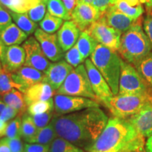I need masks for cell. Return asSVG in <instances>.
<instances>
[{"mask_svg":"<svg viewBox=\"0 0 152 152\" xmlns=\"http://www.w3.org/2000/svg\"><path fill=\"white\" fill-rule=\"evenodd\" d=\"M38 132V129L34 123L32 117L28 113L22 116L21 137L26 143H30Z\"/></svg>","mask_w":152,"mask_h":152,"instance_id":"f1b7e54d","label":"cell"},{"mask_svg":"<svg viewBox=\"0 0 152 152\" xmlns=\"http://www.w3.org/2000/svg\"><path fill=\"white\" fill-rule=\"evenodd\" d=\"M34 35L49 60L54 62L62 60L64 54L58 43L56 34L47 33L42 29L37 28Z\"/></svg>","mask_w":152,"mask_h":152,"instance_id":"7c38bea8","label":"cell"},{"mask_svg":"<svg viewBox=\"0 0 152 152\" xmlns=\"http://www.w3.org/2000/svg\"><path fill=\"white\" fill-rule=\"evenodd\" d=\"M28 36L16 24L11 23L0 33V40L5 46L9 47L23 43L27 39Z\"/></svg>","mask_w":152,"mask_h":152,"instance_id":"7402d4cb","label":"cell"},{"mask_svg":"<svg viewBox=\"0 0 152 152\" xmlns=\"http://www.w3.org/2000/svg\"><path fill=\"white\" fill-rule=\"evenodd\" d=\"M57 134L54 125L51 122L45 128L39 129L35 137L33 139L30 143H35L49 146L52 142L56 138Z\"/></svg>","mask_w":152,"mask_h":152,"instance_id":"4316f807","label":"cell"},{"mask_svg":"<svg viewBox=\"0 0 152 152\" xmlns=\"http://www.w3.org/2000/svg\"><path fill=\"white\" fill-rule=\"evenodd\" d=\"M6 106H7V105H6V104H4V102H1V101L0 100V116H1V113H2L3 111L4 110Z\"/></svg>","mask_w":152,"mask_h":152,"instance_id":"f907efd6","label":"cell"},{"mask_svg":"<svg viewBox=\"0 0 152 152\" xmlns=\"http://www.w3.org/2000/svg\"><path fill=\"white\" fill-rule=\"evenodd\" d=\"M113 1L114 0H92L91 5L97 9L102 14H103L108 7L113 2Z\"/></svg>","mask_w":152,"mask_h":152,"instance_id":"ee69618b","label":"cell"},{"mask_svg":"<svg viewBox=\"0 0 152 152\" xmlns=\"http://www.w3.org/2000/svg\"><path fill=\"white\" fill-rule=\"evenodd\" d=\"M73 67L64 60L51 64L45 73V83H48L54 90L61 86Z\"/></svg>","mask_w":152,"mask_h":152,"instance_id":"5bb4252c","label":"cell"},{"mask_svg":"<svg viewBox=\"0 0 152 152\" xmlns=\"http://www.w3.org/2000/svg\"><path fill=\"white\" fill-rule=\"evenodd\" d=\"M18 115V112L16 109L9 106H6L1 116H0V118L4 121V122L8 123L12 121L13 119H14Z\"/></svg>","mask_w":152,"mask_h":152,"instance_id":"60d3db41","label":"cell"},{"mask_svg":"<svg viewBox=\"0 0 152 152\" xmlns=\"http://www.w3.org/2000/svg\"><path fill=\"white\" fill-rule=\"evenodd\" d=\"M87 31L98 43L115 52L119 49L122 33L109 26L102 17L93 23Z\"/></svg>","mask_w":152,"mask_h":152,"instance_id":"ba28073f","label":"cell"},{"mask_svg":"<svg viewBox=\"0 0 152 152\" xmlns=\"http://www.w3.org/2000/svg\"><path fill=\"white\" fill-rule=\"evenodd\" d=\"M80 148L76 147L64 139L56 138L49 145V152H84Z\"/></svg>","mask_w":152,"mask_h":152,"instance_id":"1f68e13d","label":"cell"},{"mask_svg":"<svg viewBox=\"0 0 152 152\" xmlns=\"http://www.w3.org/2000/svg\"><path fill=\"white\" fill-rule=\"evenodd\" d=\"M85 66L90 79L91 86L97 97L98 102L102 103L103 101L113 96V94L107 82L96 66L93 64L92 61L90 59L85 60Z\"/></svg>","mask_w":152,"mask_h":152,"instance_id":"8fae6325","label":"cell"},{"mask_svg":"<svg viewBox=\"0 0 152 152\" xmlns=\"http://www.w3.org/2000/svg\"><path fill=\"white\" fill-rule=\"evenodd\" d=\"M62 1L65 5L66 9L71 15L72 11H73L76 5V0H62Z\"/></svg>","mask_w":152,"mask_h":152,"instance_id":"f6af8a7d","label":"cell"},{"mask_svg":"<svg viewBox=\"0 0 152 152\" xmlns=\"http://www.w3.org/2000/svg\"><path fill=\"white\" fill-rule=\"evenodd\" d=\"M144 149L146 152H152V135L147 137V140L145 142Z\"/></svg>","mask_w":152,"mask_h":152,"instance_id":"7dc6e473","label":"cell"},{"mask_svg":"<svg viewBox=\"0 0 152 152\" xmlns=\"http://www.w3.org/2000/svg\"><path fill=\"white\" fill-rule=\"evenodd\" d=\"M102 13L92 5L86 3H76L71 13V19L80 31L86 30L93 23L101 17Z\"/></svg>","mask_w":152,"mask_h":152,"instance_id":"4fadbf2b","label":"cell"},{"mask_svg":"<svg viewBox=\"0 0 152 152\" xmlns=\"http://www.w3.org/2000/svg\"><path fill=\"white\" fill-rule=\"evenodd\" d=\"M54 117L83 111L92 107H99L96 101L82 96L56 94L54 98Z\"/></svg>","mask_w":152,"mask_h":152,"instance_id":"9c48e42d","label":"cell"},{"mask_svg":"<svg viewBox=\"0 0 152 152\" xmlns=\"http://www.w3.org/2000/svg\"><path fill=\"white\" fill-rule=\"evenodd\" d=\"M108 121L107 115L102 109L92 107L54 117L51 122L57 136L85 151L99 137Z\"/></svg>","mask_w":152,"mask_h":152,"instance_id":"6da1fadb","label":"cell"},{"mask_svg":"<svg viewBox=\"0 0 152 152\" xmlns=\"http://www.w3.org/2000/svg\"><path fill=\"white\" fill-rule=\"evenodd\" d=\"M0 9H1V4H0Z\"/></svg>","mask_w":152,"mask_h":152,"instance_id":"11a10c76","label":"cell"},{"mask_svg":"<svg viewBox=\"0 0 152 152\" xmlns=\"http://www.w3.org/2000/svg\"><path fill=\"white\" fill-rule=\"evenodd\" d=\"M2 100L7 106L14 108L18 112V115L23 116L28 110L23 93L16 90H11L2 96Z\"/></svg>","mask_w":152,"mask_h":152,"instance_id":"603a6c76","label":"cell"},{"mask_svg":"<svg viewBox=\"0 0 152 152\" xmlns=\"http://www.w3.org/2000/svg\"><path fill=\"white\" fill-rule=\"evenodd\" d=\"M135 68L147 86L152 88V52L140 61Z\"/></svg>","mask_w":152,"mask_h":152,"instance_id":"83f0119b","label":"cell"},{"mask_svg":"<svg viewBox=\"0 0 152 152\" xmlns=\"http://www.w3.org/2000/svg\"><path fill=\"white\" fill-rule=\"evenodd\" d=\"M0 152H11L7 143V137L0 139Z\"/></svg>","mask_w":152,"mask_h":152,"instance_id":"bcb514c9","label":"cell"},{"mask_svg":"<svg viewBox=\"0 0 152 152\" xmlns=\"http://www.w3.org/2000/svg\"><path fill=\"white\" fill-rule=\"evenodd\" d=\"M145 137L141 135L128 119L111 118L99 137L87 152H105L113 149L135 152L144 148Z\"/></svg>","mask_w":152,"mask_h":152,"instance_id":"7a4b0ae2","label":"cell"},{"mask_svg":"<svg viewBox=\"0 0 152 152\" xmlns=\"http://www.w3.org/2000/svg\"><path fill=\"white\" fill-rule=\"evenodd\" d=\"M56 94L82 96L98 102L83 64L74 68L70 73L61 86L56 91Z\"/></svg>","mask_w":152,"mask_h":152,"instance_id":"8992f818","label":"cell"},{"mask_svg":"<svg viewBox=\"0 0 152 152\" xmlns=\"http://www.w3.org/2000/svg\"><path fill=\"white\" fill-rule=\"evenodd\" d=\"M119 90L118 94H136L152 92L132 64L121 59Z\"/></svg>","mask_w":152,"mask_h":152,"instance_id":"52a82bcc","label":"cell"},{"mask_svg":"<svg viewBox=\"0 0 152 152\" xmlns=\"http://www.w3.org/2000/svg\"><path fill=\"white\" fill-rule=\"evenodd\" d=\"M63 23V19L52 16L47 12L44 18L39 22V26L43 31L49 34H53L60 29Z\"/></svg>","mask_w":152,"mask_h":152,"instance_id":"4dcf8cb0","label":"cell"},{"mask_svg":"<svg viewBox=\"0 0 152 152\" xmlns=\"http://www.w3.org/2000/svg\"><path fill=\"white\" fill-rule=\"evenodd\" d=\"M9 14L14 20L15 24L28 35L35 33L37 29V24L28 17L27 13H16L9 11Z\"/></svg>","mask_w":152,"mask_h":152,"instance_id":"484cf974","label":"cell"},{"mask_svg":"<svg viewBox=\"0 0 152 152\" xmlns=\"http://www.w3.org/2000/svg\"><path fill=\"white\" fill-rule=\"evenodd\" d=\"M143 30L152 47V12H149L143 22Z\"/></svg>","mask_w":152,"mask_h":152,"instance_id":"7bdbcfd3","label":"cell"},{"mask_svg":"<svg viewBox=\"0 0 152 152\" xmlns=\"http://www.w3.org/2000/svg\"><path fill=\"white\" fill-rule=\"evenodd\" d=\"M7 143L11 152H23L24 144L20 137L9 139L7 137Z\"/></svg>","mask_w":152,"mask_h":152,"instance_id":"f35d334b","label":"cell"},{"mask_svg":"<svg viewBox=\"0 0 152 152\" xmlns=\"http://www.w3.org/2000/svg\"><path fill=\"white\" fill-rule=\"evenodd\" d=\"M151 45L141 24L135 23L123 33L118 52L125 61L137 66L151 52Z\"/></svg>","mask_w":152,"mask_h":152,"instance_id":"3957f363","label":"cell"},{"mask_svg":"<svg viewBox=\"0 0 152 152\" xmlns=\"http://www.w3.org/2000/svg\"><path fill=\"white\" fill-rule=\"evenodd\" d=\"M126 119L144 137L152 135V99L138 113Z\"/></svg>","mask_w":152,"mask_h":152,"instance_id":"9a60e30c","label":"cell"},{"mask_svg":"<svg viewBox=\"0 0 152 152\" xmlns=\"http://www.w3.org/2000/svg\"><path fill=\"white\" fill-rule=\"evenodd\" d=\"M26 60V52L23 47L18 45L6 46L1 60L0 61L4 69L13 73L18 71Z\"/></svg>","mask_w":152,"mask_h":152,"instance_id":"2e32d148","label":"cell"},{"mask_svg":"<svg viewBox=\"0 0 152 152\" xmlns=\"http://www.w3.org/2000/svg\"><path fill=\"white\" fill-rule=\"evenodd\" d=\"M54 110V99L47 101H41V102H34L28 106V113L30 115H37L46 113L47 111Z\"/></svg>","mask_w":152,"mask_h":152,"instance_id":"d6a6232c","label":"cell"},{"mask_svg":"<svg viewBox=\"0 0 152 152\" xmlns=\"http://www.w3.org/2000/svg\"><path fill=\"white\" fill-rule=\"evenodd\" d=\"M64 57L68 64H69L70 65L75 68L81 65L85 61L83 57L82 56L80 52H79L76 45L67 51L66 54H64Z\"/></svg>","mask_w":152,"mask_h":152,"instance_id":"d590c367","label":"cell"},{"mask_svg":"<svg viewBox=\"0 0 152 152\" xmlns=\"http://www.w3.org/2000/svg\"><path fill=\"white\" fill-rule=\"evenodd\" d=\"M5 48H6V46L2 42H1V41L0 40V61H1V58H2Z\"/></svg>","mask_w":152,"mask_h":152,"instance_id":"681fc988","label":"cell"},{"mask_svg":"<svg viewBox=\"0 0 152 152\" xmlns=\"http://www.w3.org/2000/svg\"><path fill=\"white\" fill-rule=\"evenodd\" d=\"M3 69V67H2V65H1V63L0 61V73H1V71H2Z\"/></svg>","mask_w":152,"mask_h":152,"instance_id":"db71d44e","label":"cell"},{"mask_svg":"<svg viewBox=\"0 0 152 152\" xmlns=\"http://www.w3.org/2000/svg\"><path fill=\"white\" fill-rule=\"evenodd\" d=\"M152 99V92L136 94H117L103 101L102 104L114 117L126 119L134 115Z\"/></svg>","mask_w":152,"mask_h":152,"instance_id":"5b68a950","label":"cell"},{"mask_svg":"<svg viewBox=\"0 0 152 152\" xmlns=\"http://www.w3.org/2000/svg\"><path fill=\"white\" fill-rule=\"evenodd\" d=\"M84 152H87V151H84ZM105 152H130L129 151H127L125 149H113L111 150H109V151H105Z\"/></svg>","mask_w":152,"mask_h":152,"instance_id":"816d5d0a","label":"cell"},{"mask_svg":"<svg viewBox=\"0 0 152 152\" xmlns=\"http://www.w3.org/2000/svg\"><path fill=\"white\" fill-rule=\"evenodd\" d=\"M21 121L22 116H18L9 122L6 130V137L13 139L21 137Z\"/></svg>","mask_w":152,"mask_h":152,"instance_id":"e575fe53","label":"cell"},{"mask_svg":"<svg viewBox=\"0 0 152 152\" xmlns=\"http://www.w3.org/2000/svg\"><path fill=\"white\" fill-rule=\"evenodd\" d=\"M47 7L48 12L52 16L66 20L71 19V15L66 9L62 0H47Z\"/></svg>","mask_w":152,"mask_h":152,"instance_id":"f546056e","label":"cell"},{"mask_svg":"<svg viewBox=\"0 0 152 152\" xmlns=\"http://www.w3.org/2000/svg\"><path fill=\"white\" fill-rule=\"evenodd\" d=\"M11 22H12V18L9 12L2 8L0 9V33L7 26L12 23Z\"/></svg>","mask_w":152,"mask_h":152,"instance_id":"ab89813d","label":"cell"},{"mask_svg":"<svg viewBox=\"0 0 152 152\" xmlns=\"http://www.w3.org/2000/svg\"><path fill=\"white\" fill-rule=\"evenodd\" d=\"M90 60L107 82L113 95L118 94L121 58L115 51L99 44Z\"/></svg>","mask_w":152,"mask_h":152,"instance_id":"277c9868","label":"cell"},{"mask_svg":"<svg viewBox=\"0 0 152 152\" xmlns=\"http://www.w3.org/2000/svg\"><path fill=\"white\" fill-rule=\"evenodd\" d=\"M101 17L109 26L118 30L121 33H124L130 29L135 22V20L119 11L113 4L108 7L101 15Z\"/></svg>","mask_w":152,"mask_h":152,"instance_id":"e0dca14e","label":"cell"},{"mask_svg":"<svg viewBox=\"0 0 152 152\" xmlns=\"http://www.w3.org/2000/svg\"><path fill=\"white\" fill-rule=\"evenodd\" d=\"M23 47L26 52L24 66L34 68L45 73L51 64L36 38L33 37L28 38L23 44Z\"/></svg>","mask_w":152,"mask_h":152,"instance_id":"30bf717a","label":"cell"},{"mask_svg":"<svg viewBox=\"0 0 152 152\" xmlns=\"http://www.w3.org/2000/svg\"><path fill=\"white\" fill-rule=\"evenodd\" d=\"M0 4L14 12L25 13L23 7L19 0H0Z\"/></svg>","mask_w":152,"mask_h":152,"instance_id":"74e56055","label":"cell"},{"mask_svg":"<svg viewBox=\"0 0 152 152\" xmlns=\"http://www.w3.org/2000/svg\"><path fill=\"white\" fill-rule=\"evenodd\" d=\"M140 1L148 9H152V0H140Z\"/></svg>","mask_w":152,"mask_h":152,"instance_id":"c3c4849f","label":"cell"},{"mask_svg":"<svg viewBox=\"0 0 152 152\" xmlns=\"http://www.w3.org/2000/svg\"><path fill=\"white\" fill-rule=\"evenodd\" d=\"M32 117L34 123L37 127L38 130L39 129L45 128L49 124L50 121H52L53 117L54 116V110L47 111L46 113L37 114V115H30Z\"/></svg>","mask_w":152,"mask_h":152,"instance_id":"8d00e7d4","label":"cell"},{"mask_svg":"<svg viewBox=\"0 0 152 152\" xmlns=\"http://www.w3.org/2000/svg\"><path fill=\"white\" fill-rule=\"evenodd\" d=\"M98 45V42L94 39L86 30L82 31L80 34L76 46L85 60L92 55Z\"/></svg>","mask_w":152,"mask_h":152,"instance_id":"cb8c5ba5","label":"cell"},{"mask_svg":"<svg viewBox=\"0 0 152 152\" xmlns=\"http://www.w3.org/2000/svg\"><path fill=\"white\" fill-rule=\"evenodd\" d=\"M47 0H40L35 7L27 12L29 18L34 22L41 21L46 14Z\"/></svg>","mask_w":152,"mask_h":152,"instance_id":"836d02e7","label":"cell"},{"mask_svg":"<svg viewBox=\"0 0 152 152\" xmlns=\"http://www.w3.org/2000/svg\"><path fill=\"white\" fill-rule=\"evenodd\" d=\"M135 152H146L145 151V149H144V148H142L141 149H139L137 151H136Z\"/></svg>","mask_w":152,"mask_h":152,"instance_id":"f5cc1de1","label":"cell"},{"mask_svg":"<svg viewBox=\"0 0 152 152\" xmlns=\"http://www.w3.org/2000/svg\"><path fill=\"white\" fill-rule=\"evenodd\" d=\"M12 78L18 84L29 88L33 85L44 81L45 73L29 66H22L12 73Z\"/></svg>","mask_w":152,"mask_h":152,"instance_id":"d6986e66","label":"cell"},{"mask_svg":"<svg viewBox=\"0 0 152 152\" xmlns=\"http://www.w3.org/2000/svg\"><path fill=\"white\" fill-rule=\"evenodd\" d=\"M81 31L73 20H66L58 30L57 38L64 52H66L74 46Z\"/></svg>","mask_w":152,"mask_h":152,"instance_id":"ac0fdd59","label":"cell"},{"mask_svg":"<svg viewBox=\"0 0 152 152\" xmlns=\"http://www.w3.org/2000/svg\"><path fill=\"white\" fill-rule=\"evenodd\" d=\"M56 92L48 83L45 82L37 83L30 87L23 93L24 99L27 106L34 102L47 101L52 98Z\"/></svg>","mask_w":152,"mask_h":152,"instance_id":"ffe728a7","label":"cell"},{"mask_svg":"<svg viewBox=\"0 0 152 152\" xmlns=\"http://www.w3.org/2000/svg\"><path fill=\"white\" fill-rule=\"evenodd\" d=\"M49 146L35 143H26L23 152H49Z\"/></svg>","mask_w":152,"mask_h":152,"instance_id":"b9f144b4","label":"cell"},{"mask_svg":"<svg viewBox=\"0 0 152 152\" xmlns=\"http://www.w3.org/2000/svg\"><path fill=\"white\" fill-rule=\"evenodd\" d=\"M14 89L23 93L27 90L26 87L18 84L13 80L12 73L3 68L0 73V96H3Z\"/></svg>","mask_w":152,"mask_h":152,"instance_id":"d4e9b609","label":"cell"},{"mask_svg":"<svg viewBox=\"0 0 152 152\" xmlns=\"http://www.w3.org/2000/svg\"><path fill=\"white\" fill-rule=\"evenodd\" d=\"M111 4L134 20H137L144 13L140 0H114Z\"/></svg>","mask_w":152,"mask_h":152,"instance_id":"44dd1931","label":"cell"}]
</instances>
